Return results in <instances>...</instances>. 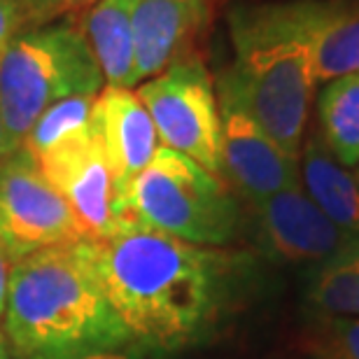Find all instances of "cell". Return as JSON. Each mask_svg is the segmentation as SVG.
<instances>
[{
  "label": "cell",
  "instance_id": "3",
  "mask_svg": "<svg viewBox=\"0 0 359 359\" xmlns=\"http://www.w3.org/2000/svg\"><path fill=\"white\" fill-rule=\"evenodd\" d=\"M226 24L233 47L226 73L236 91L273 142L299 159L318 87L306 0L236 3Z\"/></svg>",
  "mask_w": 359,
  "mask_h": 359
},
{
  "label": "cell",
  "instance_id": "2",
  "mask_svg": "<svg viewBox=\"0 0 359 359\" xmlns=\"http://www.w3.org/2000/svg\"><path fill=\"white\" fill-rule=\"evenodd\" d=\"M5 336L19 359H77L133 346L100 285L91 241L12 264Z\"/></svg>",
  "mask_w": 359,
  "mask_h": 359
},
{
  "label": "cell",
  "instance_id": "15",
  "mask_svg": "<svg viewBox=\"0 0 359 359\" xmlns=\"http://www.w3.org/2000/svg\"><path fill=\"white\" fill-rule=\"evenodd\" d=\"M133 3L135 0H98L80 14L91 52L110 87L131 89L135 84Z\"/></svg>",
  "mask_w": 359,
  "mask_h": 359
},
{
  "label": "cell",
  "instance_id": "10",
  "mask_svg": "<svg viewBox=\"0 0 359 359\" xmlns=\"http://www.w3.org/2000/svg\"><path fill=\"white\" fill-rule=\"evenodd\" d=\"M89 128L112 175L114 201L121 198L131 182L149 166L159 149L154 121L138 93L128 87L105 84L91 107Z\"/></svg>",
  "mask_w": 359,
  "mask_h": 359
},
{
  "label": "cell",
  "instance_id": "20",
  "mask_svg": "<svg viewBox=\"0 0 359 359\" xmlns=\"http://www.w3.org/2000/svg\"><path fill=\"white\" fill-rule=\"evenodd\" d=\"M327 346L334 359H359V320L332 318L327 325Z\"/></svg>",
  "mask_w": 359,
  "mask_h": 359
},
{
  "label": "cell",
  "instance_id": "12",
  "mask_svg": "<svg viewBox=\"0 0 359 359\" xmlns=\"http://www.w3.org/2000/svg\"><path fill=\"white\" fill-rule=\"evenodd\" d=\"M252 205L264 245L285 262L322 264L353 241L313 203L301 182Z\"/></svg>",
  "mask_w": 359,
  "mask_h": 359
},
{
  "label": "cell",
  "instance_id": "17",
  "mask_svg": "<svg viewBox=\"0 0 359 359\" xmlns=\"http://www.w3.org/2000/svg\"><path fill=\"white\" fill-rule=\"evenodd\" d=\"M308 299L329 318L359 320V238L320 264L311 280Z\"/></svg>",
  "mask_w": 359,
  "mask_h": 359
},
{
  "label": "cell",
  "instance_id": "19",
  "mask_svg": "<svg viewBox=\"0 0 359 359\" xmlns=\"http://www.w3.org/2000/svg\"><path fill=\"white\" fill-rule=\"evenodd\" d=\"M98 0H17L21 17V31H33L61 19L80 17Z\"/></svg>",
  "mask_w": 359,
  "mask_h": 359
},
{
  "label": "cell",
  "instance_id": "8",
  "mask_svg": "<svg viewBox=\"0 0 359 359\" xmlns=\"http://www.w3.org/2000/svg\"><path fill=\"white\" fill-rule=\"evenodd\" d=\"M215 89L222 119V175L233 189L250 203H259L280 189L299 184V159L285 154L250 114L226 70Z\"/></svg>",
  "mask_w": 359,
  "mask_h": 359
},
{
  "label": "cell",
  "instance_id": "21",
  "mask_svg": "<svg viewBox=\"0 0 359 359\" xmlns=\"http://www.w3.org/2000/svg\"><path fill=\"white\" fill-rule=\"evenodd\" d=\"M21 31V17L17 10V0H0V61Z\"/></svg>",
  "mask_w": 359,
  "mask_h": 359
},
{
  "label": "cell",
  "instance_id": "9",
  "mask_svg": "<svg viewBox=\"0 0 359 359\" xmlns=\"http://www.w3.org/2000/svg\"><path fill=\"white\" fill-rule=\"evenodd\" d=\"M35 166L73 210L87 241L110 238L119 222L112 175L89 124L40 154Z\"/></svg>",
  "mask_w": 359,
  "mask_h": 359
},
{
  "label": "cell",
  "instance_id": "4",
  "mask_svg": "<svg viewBox=\"0 0 359 359\" xmlns=\"http://www.w3.org/2000/svg\"><path fill=\"white\" fill-rule=\"evenodd\" d=\"M103 82L80 17L21 33L0 61V107L10 152L21 147L49 105L84 93L96 96Z\"/></svg>",
  "mask_w": 359,
  "mask_h": 359
},
{
  "label": "cell",
  "instance_id": "24",
  "mask_svg": "<svg viewBox=\"0 0 359 359\" xmlns=\"http://www.w3.org/2000/svg\"><path fill=\"white\" fill-rule=\"evenodd\" d=\"M10 145H7V133H5V121H3V107H0V161L5 156H10Z\"/></svg>",
  "mask_w": 359,
  "mask_h": 359
},
{
  "label": "cell",
  "instance_id": "25",
  "mask_svg": "<svg viewBox=\"0 0 359 359\" xmlns=\"http://www.w3.org/2000/svg\"><path fill=\"white\" fill-rule=\"evenodd\" d=\"M0 359H12V353H10V343H7L5 334L0 332Z\"/></svg>",
  "mask_w": 359,
  "mask_h": 359
},
{
  "label": "cell",
  "instance_id": "11",
  "mask_svg": "<svg viewBox=\"0 0 359 359\" xmlns=\"http://www.w3.org/2000/svg\"><path fill=\"white\" fill-rule=\"evenodd\" d=\"M217 0H135V84L198 54Z\"/></svg>",
  "mask_w": 359,
  "mask_h": 359
},
{
  "label": "cell",
  "instance_id": "18",
  "mask_svg": "<svg viewBox=\"0 0 359 359\" xmlns=\"http://www.w3.org/2000/svg\"><path fill=\"white\" fill-rule=\"evenodd\" d=\"M96 96L84 93V96H70V98L59 100V103L49 105L47 110L35 119L31 131L26 133L24 142H21V149L35 161L40 154H45L49 147H54L56 142H61L63 138H68V135H73L77 131H82V128L89 124L91 107Z\"/></svg>",
  "mask_w": 359,
  "mask_h": 359
},
{
  "label": "cell",
  "instance_id": "6",
  "mask_svg": "<svg viewBox=\"0 0 359 359\" xmlns=\"http://www.w3.org/2000/svg\"><path fill=\"white\" fill-rule=\"evenodd\" d=\"M161 145L222 177V119L217 89L201 56L177 61L138 87Z\"/></svg>",
  "mask_w": 359,
  "mask_h": 359
},
{
  "label": "cell",
  "instance_id": "16",
  "mask_svg": "<svg viewBox=\"0 0 359 359\" xmlns=\"http://www.w3.org/2000/svg\"><path fill=\"white\" fill-rule=\"evenodd\" d=\"M320 135L339 163L359 166V73L327 82L318 98Z\"/></svg>",
  "mask_w": 359,
  "mask_h": 359
},
{
  "label": "cell",
  "instance_id": "14",
  "mask_svg": "<svg viewBox=\"0 0 359 359\" xmlns=\"http://www.w3.org/2000/svg\"><path fill=\"white\" fill-rule=\"evenodd\" d=\"M299 180L313 203L336 226L359 238V180L329 152L318 131L301 145Z\"/></svg>",
  "mask_w": 359,
  "mask_h": 359
},
{
  "label": "cell",
  "instance_id": "5",
  "mask_svg": "<svg viewBox=\"0 0 359 359\" xmlns=\"http://www.w3.org/2000/svg\"><path fill=\"white\" fill-rule=\"evenodd\" d=\"M114 215L203 248L226 245L241 219L224 180L163 145L124 196L114 201Z\"/></svg>",
  "mask_w": 359,
  "mask_h": 359
},
{
  "label": "cell",
  "instance_id": "22",
  "mask_svg": "<svg viewBox=\"0 0 359 359\" xmlns=\"http://www.w3.org/2000/svg\"><path fill=\"white\" fill-rule=\"evenodd\" d=\"M10 271H12V262L7 259L5 252L0 250V318H3L5 304H7V287H10Z\"/></svg>",
  "mask_w": 359,
  "mask_h": 359
},
{
  "label": "cell",
  "instance_id": "26",
  "mask_svg": "<svg viewBox=\"0 0 359 359\" xmlns=\"http://www.w3.org/2000/svg\"><path fill=\"white\" fill-rule=\"evenodd\" d=\"M357 180H359V177H357Z\"/></svg>",
  "mask_w": 359,
  "mask_h": 359
},
{
  "label": "cell",
  "instance_id": "1",
  "mask_svg": "<svg viewBox=\"0 0 359 359\" xmlns=\"http://www.w3.org/2000/svg\"><path fill=\"white\" fill-rule=\"evenodd\" d=\"M110 238L93 243V266L131 343L175 353L198 343L226 304L233 257L117 217Z\"/></svg>",
  "mask_w": 359,
  "mask_h": 359
},
{
  "label": "cell",
  "instance_id": "7",
  "mask_svg": "<svg viewBox=\"0 0 359 359\" xmlns=\"http://www.w3.org/2000/svg\"><path fill=\"white\" fill-rule=\"evenodd\" d=\"M87 241L80 222L35 161L17 149L0 161V250L12 264L40 250Z\"/></svg>",
  "mask_w": 359,
  "mask_h": 359
},
{
  "label": "cell",
  "instance_id": "23",
  "mask_svg": "<svg viewBox=\"0 0 359 359\" xmlns=\"http://www.w3.org/2000/svg\"><path fill=\"white\" fill-rule=\"evenodd\" d=\"M77 359H142L140 353L135 350H128L126 348H114V350H98V353H89V355H82Z\"/></svg>",
  "mask_w": 359,
  "mask_h": 359
},
{
  "label": "cell",
  "instance_id": "13",
  "mask_svg": "<svg viewBox=\"0 0 359 359\" xmlns=\"http://www.w3.org/2000/svg\"><path fill=\"white\" fill-rule=\"evenodd\" d=\"M318 82L359 73V0H306Z\"/></svg>",
  "mask_w": 359,
  "mask_h": 359
}]
</instances>
